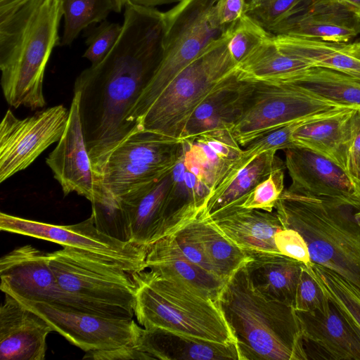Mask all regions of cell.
I'll return each mask as SVG.
<instances>
[{
	"label": "cell",
	"mask_w": 360,
	"mask_h": 360,
	"mask_svg": "<svg viewBox=\"0 0 360 360\" xmlns=\"http://www.w3.org/2000/svg\"><path fill=\"white\" fill-rule=\"evenodd\" d=\"M360 20V0H335Z\"/></svg>",
	"instance_id": "obj_47"
},
{
	"label": "cell",
	"mask_w": 360,
	"mask_h": 360,
	"mask_svg": "<svg viewBox=\"0 0 360 360\" xmlns=\"http://www.w3.org/2000/svg\"><path fill=\"white\" fill-rule=\"evenodd\" d=\"M288 84L340 105L360 108V79L345 72L310 67L297 73Z\"/></svg>",
	"instance_id": "obj_29"
},
{
	"label": "cell",
	"mask_w": 360,
	"mask_h": 360,
	"mask_svg": "<svg viewBox=\"0 0 360 360\" xmlns=\"http://www.w3.org/2000/svg\"><path fill=\"white\" fill-rule=\"evenodd\" d=\"M343 107L346 106L314 95L295 84L255 82L231 131L239 145L247 147L291 122Z\"/></svg>",
	"instance_id": "obj_11"
},
{
	"label": "cell",
	"mask_w": 360,
	"mask_h": 360,
	"mask_svg": "<svg viewBox=\"0 0 360 360\" xmlns=\"http://www.w3.org/2000/svg\"><path fill=\"white\" fill-rule=\"evenodd\" d=\"M232 30L210 43L175 77L136 120L138 129L181 140L197 107L209 96L237 79L238 63L228 48Z\"/></svg>",
	"instance_id": "obj_6"
},
{
	"label": "cell",
	"mask_w": 360,
	"mask_h": 360,
	"mask_svg": "<svg viewBox=\"0 0 360 360\" xmlns=\"http://www.w3.org/2000/svg\"><path fill=\"white\" fill-rule=\"evenodd\" d=\"M195 139L207 144L228 165V170L240 158L243 151L231 129L207 131Z\"/></svg>",
	"instance_id": "obj_41"
},
{
	"label": "cell",
	"mask_w": 360,
	"mask_h": 360,
	"mask_svg": "<svg viewBox=\"0 0 360 360\" xmlns=\"http://www.w3.org/2000/svg\"><path fill=\"white\" fill-rule=\"evenodd\" d=\"M0 229L97 255L132 274L146 269V246L123 242L103 233L96 228L92 214L75 224L56 225L1 212Z\"/></svg>",
	"instance_id": "obj_12"
},
{
	"label": "cell",
	"mask_w": 360,
	"mask_h": 360,
	"mask_svg": "<svg viewBox=\"0 0 360 360\" xmlns=\"http://www.w3.org/2000/svg\"><path fill=\"white\" fill-rule=\"evenodd\" d=\"M241 360H307L294 307L269 299L252 285L245 265L226 281L218 300Z\"/></svg>",
	"instance_id": "obj_3"
},
{
	"label": "cell",
	"mask_w": 360,
	"mask_h": 360,
	"mask_svg": "<svg viewBox=\"0 0 360 360\" xmlns=\"http://www.w3.org/2000/svg\"><path fill=\"white\" fill-rule=\"evenodd\" d=\"M312 0H248L245 15L271 33V31L301 13Z\"/></svg>",
	"instance_id": "obj_35"
},
{
	"label": "cell",
	"mask_w": 360,
	"mask_h": 360,
	"mask_svg": "<svg viewBox=\"0 0 360 360\" xmlns=\"http://www.w3.org/2000/svg\"><path fill=\"white\" fill-rule=\"evenodd\" d=\"M273 37L238 63L236 70L239 81L288 84L297 73L313 67L306 60L281 51L274 41Z\"/></svg>",
	"instance_id": "obj_27"
},
{
	"label": "cell",
	"mask_w": 360,
	"mask_h": 360,
	"mask_svg": "<svg viewBox=\"0 0 360 360\" xmlns=\"http://www.w3.org/2000/svg\"><path fill=\"white\" fill-rule=\"evenodd\" d=\"M63 15L60 0H27L0 12L1 86L11 106L46 105L44 73Z\"/></svg>",
	"instance_id": "obj_2"
},
{
	"label": "cell",
	"mask_w": 360,
	"mask_h": 360,
	"mask_svg": "<svg viewBox=\"0 0 360 360\" xmlns=\"http://www.w3.org/2000/svg\"><path fill=\"white\" fill-rule=\"evenodd\" d=\"M284 167L276 169L257 185L240 205L246 208L274 211L284 191Z\"/></svg>",
	"instance_id": "obj_37"
},
{
	"label": "cell",
	"mask_w": 360,
	"mask_h": 360,
	"mask_svg": "<svg viewBox=\"0 0 360 360\" xmlns=\"http://www.w3.org/2000/svg\"><path fill=\"white\" fill-rule=\"evenodd\" d=\"M183 151L181 140L138 129L110 153L98 177L107 196L117 200L169 174Z\"/></svg>",
	"instance_id": "obj_8"
},
{
	"label": "cell",
	"mask_w": 360,
	"mask_h": 360,
	"mask_svg": "<svg viewBox=\"0 0 360 360\" xmlns=\"http://www.w3.org/2000/svg\"><path fill=\"white\" fill-rule=\"evenodd\" d=\"M84 359L94 360L149 359L148 356L140 349L137 345H129L108 350L87 352Z\"/></svg>",
	"instance_id": "obj_44"
},
{
	"label": "cell",
	"mask_w": 360,
	"mask_h": 360,
	"mask_svg": "<svg viewBox=\"0 0 360 360\" xmlns=\"http://www.w3.org/2000/svg\"><path fill=\"white\" fill-rule=\"evenodd\" d=\"M273 35L245 14L234 26L228 48L232 58L238 63Z\"/></svg>",
	"instance_id": "obj_36"
},
{
	"label": "cell",
	"mask_w": 360,
	"mask_h": 360,
	"mask_svg": "<svg viewBox=\"0 0 360 360\" xmlns=\"http://www.w3.org/2000/svg\"><path fill=\"white\" fill-rule=\"evenodd\" d=\"M284 151L285 166L291 179L288 191L314 198L360 201L346 172L333 161L304 148L292 147Z\"/></svg>",
	"instance_id": "obj_16"
},
{
	"label": "cell",
	"mask_w": 360,
	"mask_h": 360,
	"mask_svg": "<svg viewBox=\"0 0 360 360\" xmlns=\"http://www.w3.org/2000/svg\"><path fill=\"white\" fill-rule=\"evenodd\" d=\"M273 40L281 51L313 67L360 72V60L348 54L342 44L283 34H274Z\"/></svg>",
	"instance_id": "obj_30"
},
{
	"label": "cell",
	"mask_w": 360,
	"mask_h": 360,
	"mask_svg": "<svg viewBox=\"0 0 360 360\" xmlns=\"http://www.w3.org/2000/svg\"><path fill=\"white\" fill-rule=\"evenodd\" d=\"M246 0H219L217 16L221 25L232 28L245 14Z\"/></svg>",
	"instance_id": "obj_45"
},
{
	"label": "cell",
	"mask_w": 360,
	"mask_h": 360,
	"mask_svg": "<svg viewBox=\"0 0 360 360\" xmlns=\"http://www.w3.org/2000/svg\"><path fill=\"white\" fill-rule=\"evenodd\" d=\"M252 286L264 297L294 307L304 263L281 253L244 250Z\"/></svg>",
	"instance_id": "obj_24"
},
{
	"label": "cell",
	"mask_w": 360,
	"mask_h": 360,
	"mask_svg": "<svg viewBox=\"0 0 360 360\" xmlns=\"http://www.w3.org/2000/svg\"><path fill=\"white\" fill-rule=\"evenodd\" d=\"M328 301V297L304 264L297 288L295 309L300 311L321 309Z\"/></svg>",
	"instance_id": "obj_40"
},
{
	"label": "cell",
	"mask_w": 360,
	"mask_h": 360,
	"mask_svg": "<svg viewBox=\"0 0 360 360\" xmlns=\"http://www.w3.org/2000/svg\"><path fill=\"white\" fill-rule=\"evenodd\" d=\"M137 345L149 359L241 360L236 343L210 342L159 328H143Z\"/></svg>",
	"instance_id": "obj_23"
},
{
	"label": "cell",
	"mask_w": 360,
	"mask_h": 360,
	"mask_svg": "<svg viewBox=\"0 0 360 360\" xmlns=\"http://www.w3.org/2000/svg\"><path fill=\"white\" fill-rule=\"evenodd\" d=\"M146 269L178 277L217 300L227 281L191 262L172 235L146 246Z\"/></svg>",
	"instance_id": "obj_26"
},
{
	"label": "cell",
	"mask_w": 360,
	"mask_h": 360,
	"mask_svg": "<svg viewBox=\"0 0 360 360\" xmlns=\"http://www.w3.org/2000/svg\"><path fill=\"white\" fill-rule=\"evenodd\" d=\"M274 240L281 254L297 259L306 266L312 263L307 244L297 231L284 228L276 233Z\"/></svg>",
	"instance_id": "obj_42"
},
{
	"label": "cell",
	"mask_w": 360,
	"mask_h": 360,
	"mask_svg": "<svg viewBox=\"0 0 360 360\" xmlns=\"http://www.w3.org/2000/svg\"><path fill=\"white\" fill-rule=\"evenodd\" d=\"M91 214L100 231L123 242L131 243L127 221L117 200L108 204L93 203Z\"/></svg>",
	"instance_id": "obj_38"
},
{
	"label": "cell",
	"mask_w": 360,
	"mask_h": 360,
	"mask_svg": "<svg viewBox=\"0 0 360 360\" xmlns=\"http://www.w3.org/2000/svg\"><path fill=\"white\" fill-rule=\"evenodd\" d=\"M345 172L360 198V155L348 156Z\"/></svg>",
	"instance_id": "obj_46"
},
{
	"label": "cell",
	"mask_w": 360,
	"mask_h": 360,
	"mask_svg": "<svg viewBox=\"0 0 360 360\" xmlns=\"http://www.w3.org/2000/svg\"><path fill=\"white\" fill-rule=\"evenodd\" d=\"M210 217L228 238L242 249L280 253L274 237L284 226L275 210L267 212L236 205Z\"/></svg>",
	"instance_id": "obj_22"
},
{
	"label": "cell",
	"mask_w": 360,
	"mask_h": 360,
	"mask_svg": "<svg viewBox=\"0 0 360 360\" xmlns=\"http://www.w3.org/2000/svg\"><path fill=\"white\" fill-rule=\"evenodd\" d=\"M121 31L122 25L119 23L106 20L101 22L88 37L86 41L87 49L83 57L91 65L100 63L112 49Z\"/></svg>",
	"instance_id": "obj_39"
},
{
	"label": "cell",
	"mask_w": 360,
	"mask_h": 360,
	"mask_svg": "<svg viewBox=\"0 0 360 360\" xmlns=\"http://www.w3.org/2000/svg\"><path fill=\"white\" fill-rule=\"evenodd\" d=\"M276 152L269 150L254 158L235 175L221 191L212 194L207 203V216L229 206L241 205L248 195L276 169L284 166Z\"/></svg>",
	"instance_id": "obj_31"
},
{
	"label": "cell",
	"mask_w": 360,
	"mask_h": 360,
	"mask_svg": "<svg viewBox=\"0 0 360 360\" xmlns=\"http://www.w3.org/2000/svg\"><path fill=\"white\" fill-rule=\"evenodd\" d=\"M307 266L328 299L360 337V289L321 265L311 263Z\"/></svg>",
	"instance_id": "obj_33"
},
{
	"label": "cell",
	"mask_w": 360,
	"mask_h": 360,
	"mask_svg": "<svg viewBox=\"0 0 360 360\" xmlns=\"http://www.w3.org/2000/svg\"><path fill=\"white\" fill-rule=\"evenodd\" d=\"M255 82L238 78L209 96L189 118L181 140L193 141L211 131L231 129L242 114Z\"/></svg>",
	"instance_id": "obj_25"
},
{
	"label": "cell",
	"mask_w": 360,
	"mask_h": 360,
	"mask_svg": "<svg viewBox=\"0 0 360 360\" xmlns=\"http://www.w3.org/2000/svg\"><path fill=\"white\" fill-rule=\"evenodd\" d=\"M116 1H117L119 8H120V10H122V7L124 6V5L127 2H131L133 4L139 5L142 0H116Z\"/></svg>",
	"instance_id": "obj_52"
},
{
	"label": "cell",
	"mask_w": 360,
	"mask_h": 360,
	"mask_svg": "<svg viewBox=\"0 0 360 360\" xmlns=\"http://www.w3.org/2000/svg\"><path fill=\"white\" fill-rule=\"evenodd\" d=\"M49 259L60 286L68 293L134 313L136 281L133 274L119 264L70 247L49 252Z\"/></svg>",
	"instance_id": "obj_10"
},
{
	"label": "cell",
	"mask_w": 360,
	"mask_h": 360,
	"mask_svg": "<svg viewBox=\"0 0 360 360\" xmlns=\"http://www.w3.org/2000/svg\"><path fill=\"white\" fill-rule=\"evenodd\" d=\"M205 207L188 226L217 276L228 281L237 270L245 264L248 255L214 224L207 215Z\"/></svg>",
	"instance_id": "obj_28"
},
{
	"label": "cell",
	"mask_w": 360,
	"mask_h": 360,
	"mask_svg": "<svg viewBox=\"0 0 360 360\" xmlns=\"http://www.w3.org/2000/svg\"><path fill=\"white\" fill-rule=\"evenodd\" d=\"M133 276L136 284L134 315L143 328L237 344L219 304L207 295L178 277L148 269Z\"/></svg>",
	"instance_id": "obj_5"
},
{
	"label": "cell",
	"mask_w": 360,
	"mask_h": 360,
	"mask_svg": "<svg viewBox=\"0 0 360 360\" xmlns=\"http://www.w3.org/2000/svg\"><path fill=\"white\" fill-rule=\"evenodd\" d=\"M271 33L345 44L360 33V20L335 0H312Z\"/></svg>",
	"instance_id": "obj_19"
},
{
	"label": "cell",
	"mask_w": 360,
	"mask_h": 360,
	"mask_svg": "<svg viewBox=\"0 0 360 360\" xmlns=\"http://www.w3.org/2000/svg\"><path fill=\"white\" fill-rule=\"evenodd\" d=\"M219 0H180L163 12V56L153 76L128 116L135 129L136 120L149 108L175 77L210 43L233 29L221 25L217 16Z\"/></svg>",
	"instance_id": "obj_7"
},
{
	"label": "cell",
	"mask_w": 360,
	"mask_h": 360,
	"mask_svg": "<svg viewBox=\"0 0 360 360\" xmlns=\"http://www.w3.org/2000/svg\"><path fill=\"white\" fill-rule=\"evenodd\" d=\"M60 1L64 17L62 46H70L82 30L104 21L111 11H121L116 0Z\"/></svg>",
	"instance_id": "obj_34"
},
{
	"label": "cell",
	"mask_w": 360,
	"mask_h": 360,
	"mask_svg": "<svg viewBox=\"0 0 360 360\" xmlns=\"http://www.w3.org/2000/svg\"><path fill=\"white\" fill-rule=\"evenodd\" d=\"M342 46L348 54L360 60V39L352 43L342 44Z\"/></svg>",
	"instance_id": "obj_48"
},
{
	"label": "cell",
	"mask_w": 360,
	"mask_h": 360,
	"mask_svg": "<svg viewBox=\"0 0 360 360\" xmlns=\"http://www.w3.org/2000/svg\"><path fill=\"white\" fill-rule=\"evenodd\" d=\"M359 128V108L348 107L333 116L302 126L293 134L292 143L294 147L326 157L345 171L349 148Z\"/></svg>",
	"instance_id": "obj_21"
},
{
	"label": "cell",
	"mask_w": 360,
	"mask_h": 360,
	"mask_svg": "<svg viewBox=\"0 0 360 360\" xmlns=\"http://www.w3.org/2000/svg\"><path fill=\"white\" fill-rule=\"evenodd\" d=\"M172 186L171 172L160 180L131 191L117 200L127 221L131 243L147 246L160 238Z\"/></svg>",
	"instance_id": "obj_20"
},
{
	"label": "cell",
	"mask_w": 360,
	"mask_h": 360,
	"mask_svg": "<svg viewBox=\"0 0 360 360\" xmlns=\"http://www.w3.org/2000/svg\"><path fill=\"white\" fill-rule=\"evenodd\" d=\"M51 325L53 331L87 352L137 345L142 328L132 319L72 310L41 302H24Z\"/></svg>",
	"instance_id": "obj_14"
},
{
	"label": "cell",
	"mask_w": 360,
	"mask_h": 360,
	"mask_svg": "<svg viewBox=\"0 0 360 360\" xmlns=\"http://www.w3.org/2000/svg\"><path fill=\"white\" fill-rule=\"evenodd\" d=\"M352 76L356 77L358 79H360V72H345Z\"/></svg>",
	"instance_id": "obj_53"
},
{
	"label": "cell",
	"mask_w": 360,
	"mask_h": 360,
	"mask_svg": "<svg viewBox=\"0 0 360 360\" xmlns=\"http://www.w3.org/2000/svg\"><path fill=\"white\" fill-rule=\"evenodd\" d=\"M53 331L40 314L5 294L0 308L1 360H44L46 338Z\"/></svg>",
	"instance_id": "obj_18"
},
{
	"label": "cell",
	"mask_w": 360,
	"mask_h": 360,
	"mask_svg": "<svg viewBox=\"0 0 360 360\" xmlns=\"http://www.w3.org/2000/svg\"><path fill=\"white\" fill-rule=\"evenodd\" d=\"M274 210L284 228L303 237L312 263L360 289V201L305 196L284 189Z\"/></svg>",
	"instance_id": "obj_4"
},
{
	"label": "cell",
	"mask_w": 360,
	"mask_h": 360,
	"mask_svg": "<svg viewBox=\"0 0 360 360\" xmlns=\"http://www.w3.org/2000/svg\"><path fill=\"white\" fill-rule=\"evenodd\" d=\"M116 43L76 78L82 127L98 176L110 153L134 130L128 116L163 56V12L127 2Z\"/></svg>",
	"instance_id": "obj_1"
},
{
	"label": "cell",
	"mask_w": 360,
	"mask_h": 360,
	"mask_svg": "<svg viewBox=\"0 0 360 360\" xmlns=\"http://www.w3.org/2000/svg\"><path fill=\"white\" fill-rule=\"evenodd\" d=\"M360 155V128L358 130V131L356 132V134L354 138L352 146L349 150L347 158L349 155Z\"/></svg>",
	"instance_id": "obj_49"
},
{
	"label": "cell",
	"mask_w": 360,
	"mask_h": 360,
	"mask_svg": "<svg viewBox=\"0 0 360 360\" xmlns=\"http://www.w3.org/2000/svg\"><path fill=\"white\" fill-rule=\"evenodd\" d=\"M27 0H0V12L6 11Z\"/></svg>",
	"instance_id": "obj_50"
},
{
	"label": "cell",
	"mask_w": 360,
	"mask_h": 360,
	"mask_svg": "<svg viewBox=\"0 0 360 360\" xmlns=\"http://www.w3.org/2000/svg\"><path fill=\"white\" fill-rule=\"evenodd\" d=\"M65 129L46 163L60 184L64 195L71 193L86 198L91 204L115 202L109 198L92 169L82 127L79 94L74 93Z\"/></svg>",
	"instance_id": "obj_15"
},
{
	"label": "cell",
	"mask_w": 360,
	"mask_h": 360,
	"mask_svg": "<svg viewBox=\"0 0 360 360\" xmlns=\"http://www.w3.org/2000/svg\"><path fill=\"white\" fill-rule=\"evenodd\" d=\"M0 288L24 302H41L108 316L132 319L120 307L96 303L72 295L59 285L51 268L49 252L30 245L16 248L0 259Z\"/></svg>",
	"instance_id": "obj_9"
},
{
	"label": "cell",
	"mask_w": 360,
	"mask_h": 360,
	"mask_svg": "<svg viewBox=\"0 0 360 360\" xmlns=\"http://www.w3.org/2000/svg\"><path fill=\"white\" fill-rule=\"evenodd\" d=\"M180 0H142L139 5L155 7V6L177 3Z\"/></svg>",
	"instance_id": "obj_51"
},
{
	"label": "cell",
	"mask_w": 360,
	"mask_h": 360,
	"mask_svg": "<svg viewBox=\"0 0 360 360\" xmlns=\"http://www.w3.org/2000/svg\"><path fill=\"white\" fill-rule=\"evenodd\" d=\"M296 313L308 359L360 360V337L330 300L321 309Z\"/></svg>",
	"instance_id": "obj_17"
},
{
	"label": "cell",
	"mask_w": 360,
	"mask_h": 360,
	"mask_svg": "<svg viewBox=\"0 0 360 360\" xmlns=\"http://www.w3.org/2000/svg\"><path fill=\"white\" fill-rule=\"evenodd\" d=\"M172 236L186 258L201 268L217 276L200 243L191 232L188 224Z\"/></svg>",
	"instance_id": "obj_43"
},
{
	"label": "cell",
	"mask_w": 360,
	"mask_h": 360,
	"mask_svg": "<svg viewBox=\"0 0 360 360\" xmlns=\"http://www.w3.org/2000/svg\"><path fill=\"white\" fill-rule=\"evenodd\" d=\"M70 110L63 105L37 111L24 119L8 110L0 124V182L29 167L62 136Z\"/></svg>",
	"instance_id": "obj_13"
},
{
	"label": "cell",
	"mask_w": 360,
	"mask_h": 360,
	"mask_svg": "<svg viewBox=\"0 0 360 360\" xmlns=\"http://www.w3.org/2000/svg\"><path fill=\"white\" fill-rule=\"evenodd\" d=\"M345 108V107L340 108L291 122L254 141L246 147V150L243 151L240 158L230 167L223 180L212 194L224 189L238 171L245 167L257 155L269 150L277 152L280 150H284L294 147L292 135L302 126L333 116Z\"/></svg>",
	"instance_id": "obj_32"
}]
</instances>
